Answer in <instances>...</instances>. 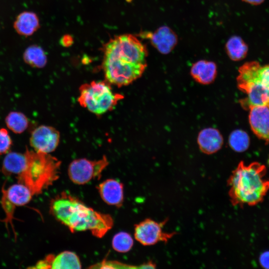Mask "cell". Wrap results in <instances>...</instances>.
<instances>
[{"instance_id":"obj_22","label":"cell","mask_w":269,"mask_h":269,"mask_svg":"<svg viewBox=\"0 0 269 269\" xmlns=\"http://www.w3.org/2000/svg\"><path fill=\"white\" fill-rule=\"evenodd\" d=\"M229 143L232 149L237 152L246 150L250 145V138L248 134L241 130L234 131L230 135Z\"/></svg>"},{"instance_id":"obj_5","label":"cell","mask_w":269,"mask_h":269,"mask_svg":"<svg viewBox=\"0 0 269 269\" xmlns=\"http://www.w3.org/2000/svg\"><path fill=\"white\" fill-rule=\"evenodd\" d=\"M26 164L17 176L18 183L28 188L33 195L41 193L59 177L60 161L49 153L26 150Z\"/></svg>"},{"instance_id":"obj_3","label":"cell","mask_w":269,"mask_h":269,"mask_svg":"<svg viewBox=\"0 0 269 269\" xmlns=\"http://www.w3.org/2000/svg\"><path fill=\"white\" fill-rule=\"evenodd\" d=\"M266 173L264 165L257 162L246 165L241 161L227 181L231 203L252 206L261 202L269 190Z\"/></svg>"},{"instance_id":"obj_1","label":"cell","mask_w":269,"mask_h":269,"mask_svg":"<svg viewBox=\"0 0 269 269\" xmlns=\"http://www.w3.org/2000/svg\"><path fill=\"white\" fill-rule=\"evenodd\" d=\"M102 63L106 79L118 87L141 77L146 66L147 51L139 39L126 34L111 39L104 46Z\"/></svg>"},{"instance_id":"obj_28","label":"cell","mask_w":269,"mask_h":269,"mask_svg":"<svg viewBox=\"0 0 269 269\" xmlns=\"http://www.w3.org/2000/svg\"><path fill=\"white\" fill-rule=\"evenodd\" d=\"M243 1L253 5H259L263 3L265 0H242Z\"/></svg>"},{"instance_id":"obj_7","label":"cell","mask_w":269,"mask_h":269,"mask_svg":"<svg viewBox=\"0 0 269 269\" xmlns=\"http://www.w3.org/2000/svg\"><path fill=\"white\" fill-rule=\"evenodd\" d=\"M108 164L109 161L105 156L96 160L77 159L69 164L68 174L73 183L79 185L85 184L93 179H99Z\"/></svg>"},{"instance_id":"obj_20","label":"cell","mask_w":269,"mask_h":269,"mask_svg":"<svg viewBox=\"0 0 269 269\" xmlns=\"http://www.w3.org/2000/svg\"><path fill=\"white\" fill-rule=\"evenodd\" d=\"M23 58L24 62L32 67L41 68L44 67L47 63L44 51L36 45L28 47L23 53Z\"/></svg>"},{"instance_id":"obj_11","label":"cell","mask_w":269,"mask_h":269,"mask_svg":"<svg viewBox=\"0 0 269 269\" xmlns=\"http://www.w3.org/2000/svg\"><path fill=\"white\" fill-rule=\"evenodd\" d=\"M33 269H81V264L78 256L71 251H63L57 255H48L37 262Z\"/></svg>"},{"instance_id":"obj_14","label":"cell","mask_w":269,"mask_h":269,"mask_svg":"<svg viewBox=\"0 0 269 269\" xmlns=\"http://www.w3.org/2000/svg\"><path fill=\"white\" fill-rule=\"evenodd\" d=\"M100 195L107 204L117 207L122 206L124 201L123 184L119 181L108 179L97 187Z\"/></svg>"},{"instance_id":"obj_12","label":"cell","mask_w":269,"mask_h":269,"mask_svg":"<svg viewBox=\"0 0 269 269\" xmlns=\"http://www.w3.org/2000/svg\"><path fill=\"white\" fill-rule=\"evenodd\" d=\"M249 110V121L252 131L269 144V106H255Z\"/></svg>"},{"instance_id":"obj_25","label":"cell","mask_w":269,"mask_h":269,"mask_svg":"<svg viewBox=\"0 0 269 269\" xmlns=\"http://www.w3.org/2000/svg\"><path fill=\"white\" fill-rule=\"evenodd\" d=\"M91 268H101V269H133L138 268L137 267L132 266L121 263L117 261H106L102 262L91 267Z\"/></svg>"},{"instance_id":"obj_9","label":"cell","mask_w":269,"mask_h":269,"mask_svg":"<svg viewBox=\"0 0 269 269\" xmlns=\"http://www.w3.org/2000/svg\"><path fill=\"white\" fill-rule=\"evenodd\" d=\"M167 220L157 222L146 219L135 225L134 237L136 241L144 246H151L158 242L167 243L175 234V232L167 233L163 230Z\"/></svg>"},{"instance_id":"obj_23","label":"cell","mask_w":269,"mask_h":269,"mask_svg":"<svg viewBox=\"0 0 269 269\" xmlns=\"http://www.w3.org/2000/svg\"><path fill=\"white\" fill-rule=\"evenodd\" d=\"M134 244L132 236L128 233L121 232L116 234L112 240L113 248L120 253L129 252Z\"/></svg>"},{"instance_id":"obj_4","label":"cell","mask_w":269,"mask_h":269,"mask_svg":"<svg viewBox=\"0 0 269 269\" xmlns=\"http://www.w3.org/2000/svg\"><path fill=\"white\" fill-rule=\"evenodd\" d=\"M238 71V87L247 95L240 100L242 107L249 110L255 106H269V64L249 61L242 65Z\"/></svg>"},{"instance_id":"obj_6","label":"cell","mask_w":269,"mask_h":269,"mask_svg":"<svg viewBox=\"0 0 269 269\" xmlns=\"http://www.w3.org/2000/svg\"><path fill=\"white\" fill-rule=\"evenodd\" d=\"M79 91L80 105L97 115L112 110L124 98L122 95L113 91L108 82L92 81L81 85Z\"/></svg>"},{"instance_id":"obj_17","label":"cell","mask_w":269,"mask_h":269,"mask_svg":"<svg viewBox=\"0 0 269 269\" xmlns=\"http://www.w3.org/2000/svg\"><path fill=\"white\" fill-rule=\"evenodd\" d=\"M191 75L197 82L208 84L213 82L217 75V66L212 61L201 60L194 63Z\"/></svg>"},{"instance_id":"obj_19","label":"cell","mask_w":269,"mask_h":269,"mask_svg":"<svg viewBox=\"0 0 269 269\" xmlns=\"http://www.w3.org/2000/svg\"><path fill=\"white\" fill-rule=\"evenodd\" d=\"M225 50L229 57L237 61L245 58L248 53V46L241 37L234 35L227 41Z\"/></svg>"},{"instance_id":"obj_2","label":"cell","mask_w":269,"mask_h":269,"mask_svg":"<svg viewBox=\"0 0 269 269\" xmlns=\"http://www.w3.org/2000/svg\"><path fill=\"white\" fill-rule=\"evenodd\" d=\"M50 211L71 232L90 231L94 236L102 238L113 225V220L110 215L94 210L65 192L52 199Z\"/></svg>"},{"instance_id":"obj_24","label":"cell","mask_w":269,"mask_h":269,"mask_svg":"<svg viewBox=\"0 0 269 269\" xmlns=\"http://www.w3.org/2000/svg\"><path fill=\"white\" fill-rule=\"evenodd\" d=\"M12 144L11 139L5 129H0V154L8 152Z\"/></svg>"},{"instance_id":"obj_27","label":"cell","mask_w":269,"mask_h":269,"mask_svg":"<svg viewBox=\"0 0 269 269\" xmlns=\"http://www.w3.org/2000/svg\"><path fill=\"white\" fill-rule=\"evenodd\" d=\"M60 43L62 46L68 47L72 45L73 43V38L71 35L65 34L61 38Z\"/></svg>"},{"instance_id":"obj_26","label":"cell","mask_w":269,"mask_h":269,"mask_svg":"<svg viewBox=\"0 0 269 269\" xmlns=\"http://www.w3.org/2000/svg\"><path fill=\"white\" fill-rule=\"evenodd\" d=\"M259 262L263 268L269 269V251H266L260 255Z\"/></svg>"},{"instance_id":"obj_15","label":"cell","mask_w":269,"mask_h":269,"mask_svg":"<svg viewBox=\"0 0 269 269\" xmlns=\"http://www.w3.org/2000/svg\"><path fill=\"white\" fill-rule=\"evenodd\" d=\"M197 141L200 149L204 153L210 154L216 152L221 148L223 139L218 130L210 128L199 133Z\"/></svg>"},{"instance_id":"obj_10","label":"cell","mask_w":269,"mask_h":269,"mask_svg":"<svg viewBox=\"0 0 269 269\" xmlns=\"http://www.w3.org/2000/svg\"><path fill=\"white\" fill-rule=\"evenodd\" d=\"M59 140L60 134L56 129L51 126L41 125L32 132L29 142L34 151L49 153L57 148Z\"/></svg>"},{"instance_id":"obj_8","label":"cell","mask_w":269,"mask_h":269,"mask_svg":"<svg viewBox=\"0 0 269 269\" xmlns=\"http://www.w3.org/2000/svg\"><path fill=\"white\" fill-rule=\"evenodd\" d=\"M33 195L25 185L18 183L2 189L1 205L5 213V218L1 220L4 222L7 228L8 225L13 229L12 220L15 208L27 204ZM14 230V229H13Z\"/></svg>"},{"instance_id":"obj_21","label":"cell","mask_w":269,"mask_h":269,"mask_svg":"<svg viewBox=\"0 0 269 269\" xmlns=\"http://www.w3.org/2000/svg\"><path fill=\"white\" fill-rule=\"evenodd\" d=\"M5 123L9 129L15 134H21L27 128L28 121L22 113L11 112L5 118Z\"/></svg>"},{"instance_id":"obj_16","label":"cell","mask_w":269,"mask_h":269,"mask_svg":"<svg viewBox=\"0 0 269 269\" xmlns=\"http://www.w3.org/2000/svg\"><path fill=\"white\" fill-rule=\"evenodd\" d=\"M39 27L40 22L37 15L30 11H24L19 13L13 23V27L16 32L24 36L32 35Z\"/></svg>"},{"instance_id":"obj_18","label":"cell","mask_w":269,"mask_h":269,"mask_svg":"<svg viewBox=\"0 0 269 269\" xmlns=\"http://www.w3.org/2000/svg\"><path fill=\"white\" fill-rule=\"evenodd\" d=\"M26 164L25 153L15 152H8L5 156L2 166V172L5 175L20 174L24 169Z\"/></svg>"},{"instance_id":"obj_13","label":"cell","mask_w":269,"mask_h":269,"mask_svg":"<svg viewBox=\"0 0 269 269\" xmlns=\"http://www.w3.org/2000/svg\"><path fill=\"white\" fill-rule=\"evenodd\" d=\"M151 44L160 53H169L175 47L178 42L176 34L169 27L162 26L153 32L144 33Z\"/></svg>"}]
</instances>
